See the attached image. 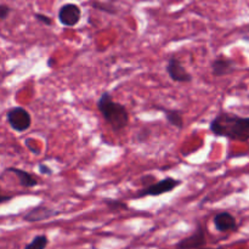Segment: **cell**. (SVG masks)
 Wrapping results in <instances>:
<instances>
[{"label":"cell","instance_id":"obj_1","mask_svg":"<svg viewBox=\"0 0 249 249\" xmlns=\"http://www.w3.org/2000/svg\"><path fill=\"white\" fill-rule=\"evenodd\" d=\"M211 130L218 136H225L231 140H249V118L221 112L211 123Z\"/></svg>","mask_w":249,"mask_h":249},{"label":"cell","instance_id":"obj_2","mask_svg":"<svg viewBox=\"0 0 249 249\" xmlns=\"http://www.w3.org/2000/svg\"><path fill=\"white\" fill-rule=\"evenodd\" d=\"M97 108L114 131L123 130L129 124V113L123 105L113 101L108 92H104L97 101Z\"/></svg>","mask_w":249,"mask_h":249},{"label":"cell","instance_id":"obj_3","mask_svg":"<svg viewBox=\"0 0 249 249\" xmlns=\"http://www.w3.org/2000/svg\"><path fill=\"white\" fill-rule=\"evenodd\" d=\"M6 117L10 126L14 130L19 131V133L29 129V126L32 124L31 114H29V112L27 109L22 108V107H14V108H11L7 112Z\"/></svg>","mask_w":249,"mask_h":249},{"label":"cell","instance_id":"obj_4","mask_svg":"<svg viewBox=\"0 0 249 249\" xmlns=\"http://www.w3.org/2000/svg\"><path fill=\"white\" fill-rule=\"evenodd\" d=\"M181 184L180 180L173 179V178H165V179L160 180V181L155 182V184L150 185L147 189H143L140 191L136 197H145V196H160V195L167 194V192L173 191L175 187H178Z\"/></svg>","mask_w":249,"mask_h":249},{"label":"cell","instance_id":"obj_5","mask_svg":"<svg viewBox=\"0 0 249 249\" xmlns=\"http://www.w3.org/2000/svg\"><path fill=\"white\" fill-rule=\"evenodd\" d=\"M82 17V11L78 5L66 4L58 11V21L66 27H73L79 22Z\"/></svg>","mask_w":249,"mask_h":249},{"label":"cell","instance_id":"obj_6","mask_svg":"<svg viewBox=\"0 0 249 249\" xmlns=\"http://www.w3.org/2000/svg\"><path fill=\"white\" fill-rule=\"evenodd\" d=\"M167 72L169 74V77L172 78L174 82L179 83H190L192 82V75L185 70L184 66L180 63V61L178 58L172 57L168 62L167 66Z\"/></svg>","mask_w":249,"mask_h":249},{"label":"cell","instance_id":"obj_7","mask_svg":"<svg viewBox=\"0 0 249 249\" xmlns=\"http://www.w3.org/2000/svg\"><path fill=\"white\" fill-rule=\"evenodd\" d=\"M206 243V235L201 225L197 226L196 231L189 237L184 238L177 245V249H196L201 248Z\"/></svg>","mask_w":249,"mask_h":249},{"label":"cell","instance_id":"obj_8","mask_svg":"<svg viewBox=\"0 0 249 249\" xmlns=\"http://www.w3.org/2000/svg\"><path fill=\"white\" fill-rule=\"evenodd\" d=\"M58 213H60L58 211H55V209L49 208V207L40 204V206L36 207V208L32 209L31 212H28V213L24 215V220L28 221V223H36V221H43L45 220V219L58 215Z\"/></svg>","mask_w":249,"mask_h":249},{"label":"cell","instance_id":"obj_9","mask_svg":"<svg viewBox=\"0 0 249 249\" xmlns=\"http://www.w3.org/2000/svg\"><path fill=\"white\" fill-rule=\"evenodd\" d=\"M214 225H215L216 230L220 232H226V231H231L236 228V219L232 214L228 213V212H223L214 216L213 219Z\"/></svg>","mask_w":249,"mask_h":249},{"label":"cell","instance_id":"obj_10","mask_svg":"<svg viewBox=\"0 0 249 249\" xmlns=\"http://www.w3.org/2000/svg\"><path fill=\"white\" fill-rule=\"evenodd\" d=\"M212 71L215 77H223L233 71V61L226 57H218L212 63Z\"/></svg>","mask_w":249,"mask_h":249},{"label":"cell","instance_id":"obj_11","mask_svg":"<svg viewBox=\"0 0 249 249\" xmlns=\"http://www.w3.org/2000/svg\"><path fill=\"white\" fill-rule=\"evenodd\" d=\"M7 170L16 174V177L18 178L21 186H23V187H34V186H36V184H38V180L34 179V178L32 177L31 174H29V173L24 172V170L16 169V168H10V169H7Z\"/></svg>","mask_w":249,"mask_h":249},{"label":"cell","instance_id":"obj_12","mask_svg":"<svg viewBox=\"0 0 249 249\" xmlns=\"http://www.w3.org/2000/svg\"><path fill=\"white\" fill-rule=\"evenodd\" d=\"M164 113L165 118H167V121L169 122L172 125L177 126V128L179 129H181L182 126H184V119H182L181 113H180L179 111H174V109L168 111V109H164Z\"/></svg>","mask_w":249,"mask_h":249},{"label":"cell","instance_id":"obj_13","mask_svg":"<svg viewBox=\"0 0 249 249\" xmlns=\"http://www.w3.org/2000/svg\"><path fill=\"white\" fill-rule=\"evenodd\" d=\"M46 246H48V237L40 235L34 237L33 241L29 245H27L24 249H45Z\"/></svg>","mask_w":249,"mask_h":249},{"label":"cell","instance_id":"obj_14","mask_svg":"<svg viewBox=\"0 0 249 249\" xmlns=\"http://www.w3.org/2000/svg\"><path fill=\"white\" fill-rule=\"evenodd\" d=\"M105 204L108 207L111 211H119V209H128V206L121 201L116 199H105Z\"/></svg>","mask_w":249,"mask_h":249},{"label":"cell","instance_id":"obj_15","mask_svg":"<svg viewBox=\"0 0 249 249\" xmlns=\"http://www.w3.org/2000/svg\"><path fill=\"white\" fill-rule=\"evenodd\" d=\"M94 7H96V9H100V10H101V11H106V12H108V14H116V12H117L116 7L107 6V5L100 4V2H95V4H94Z\"/></svg>","mask_w":249,"mask_h":249},{"label":"cell","instance_id":"obj_16","mask_svg":"<svg viewBox=\"0 0 249 249\" xmlns=\"http://www.w3.org/2000/svg\"><path fill=\"white\" fill-rule=\"evenodd\" d=\"M36 18L38 19L39 22H41V23L48 24V26H51V24H53V19H51V17L46 16V15L36 14Z\"/></svg>","mask_w":249,"mask_h":249},{"label":"cell","instance_id":"obj_17","mask_svg":"<svg viewBox=\"0 0 249 249\" xmlns=\"http://www.w3.org/2000/svg\"><path fill=\"white\" fill-rule=\"evenodd\" d=\"M9 14H10V7L7 6V5L0 4V19L6 18Z\"/></svg>","mask_w":249,"mask_h":249},{"label":"cell","instance_id":"obj_18","mask_svg":"<svg viewBox=\"0 0 249 249\" xmlns=\"http://www.w3.org/2000/svg\"><path fill=\"white\" fill-rule=\"evenodd\" d=\"M39 172H40L41 174H46V175L53 174V170H51L50 168H49L48 165H45V164L39 165Z\"/></svg>","mask_w":249,"mask_h":249},{"label":"cell","instance_id":"obj_19","mask_svg":"<svg viewBox=\"0 0 249 249\" xmlns=\"http://www.w3.org/2000/svg\"><path fill=\"white\" fill-rule=\"evenodd\" d=\"M11 198H12L11 196H2V195H0V203H2V202L10 201Z\"/></svg>","mask_w":249,"mask_h":249},{"label":"cell","instance_id":"obj_20","mask_svg":"<svg viewBox=\"0 0 249 249\" xmlns=\"http://www.w3.org/2000/svg\"><path fill=\"white\" fill-rule=\"evenodd\" d=\"M55 62H56L55 58L50 57V58H49V61H48V66H49V67H53V66L55 65Z\"/></svg>","mask_w":249,"mask_h":249},{"label":"cell","instance_id":"obj_21","mask_svg":"<svg viewBox=\"0 0 249 249\" xmlns=\"http://www.w3.org/2000/svg\"><path fill=\"white\" fill-rule=\"evenodd\" d=\"M202 249H224V248H202Z\"/></svg>","mask_w":249,"mask_h":249}]
</instances>
